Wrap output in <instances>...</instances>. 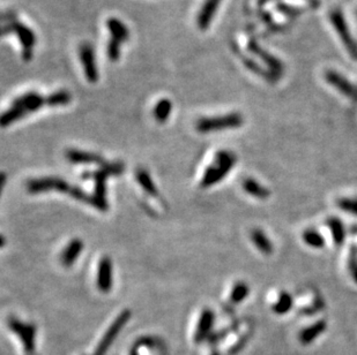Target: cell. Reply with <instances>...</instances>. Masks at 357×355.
<instances>
[{"label": "cell", "mask_w": 357, "mask_h": 355, "mask_svg": "<svg viewBox=\"0 0 357 355\" xmlns=\"http://www.w3.org/2000/svg\"><path fill=\"white\" fill-rule=\"evenodd\" d=\"M45 106L55 108L51 94L48 96H43L36 91H28V93L22 94L15 98L11 104V108L3 113L2 119H0L2 127H7L15 121L20 120L22 118L29 116L30 113L45 108Z\"/></svg>", "instance_id": "1"}, {"label": "cell", "mask_w": 357, "mask_h": 355, "mask_svg": "<svg viewBox=\"0 0 357 355\" xmlns=\"http://www.w3.org/2000/svg\"><path fill=\"white\" fill-rule=\"evenodd\" d=\"M3 36L5 37L10 34L15 35L20 42L22 49V59L26 63L30 62L34 56V49L36 47L37 37L34 30L19 20L17 14L13 11H6L3 14Z\"/></svg>", "instance_id": "2"}, {"label": "cell", "mask_w": 357, "mask_h": 355, "mask_svg": "<svg viewBox=\"0 0 357 355\" xmlns=\"http://www.w3.org/2000/svg\"><path fill=\"white\" fill-rule=\"evenodd\" d=\"M235 164H236V157L233 152L227 150L219 151L215 156V164H212L211 166L207 167L203 179H201V188H208V187L216 185L223 180Z\"/></svg>", "instance_id": "3"}, {"label": "cell", "mask_w": 357, "mask_h": 355, "mask_svg": "<svg viewBox=\"0 0 357 355\" xmlns=\"http://www.w3.org/2000/svg\"><path fill=\"white\" fill-rule=\"evenodd\" d=\"M243 121L244 120H243L242 114L234 112L225 114V116L200 118L197 121L196 128L198 132L206 134V133L222 131V129L238 128L243 125Z\"/></svg>", "instance_id": "4"}, {"label": "cell", "mask_w": 357, "mask_h": 355, "mask_svg": "<svg viewBox=\"0 0 357 355\" xmlns=\"http://www.w3.org/2000/svg\"><path fill=\"white\" fill-rule=\"evenodd\" d=\"M79 59L87 81L89 83H96L100 79V73H98L95 50L89 42H83L80 44Z\"/></svg>", "instance_id": "5"}, {"label": "cell", "mask_w": 357, "mask_h": 355, "mask_svg": "<svg viewBox=\"0 0 357 355\" xmlns=\"http://www.w3.org/2000/svg\"><path fill=\"white\" fill-rule=\"evenodd\" d=\"M131 318V311L128 309H125L117 316V318L113 320V323L109 326V329L103 335V338L101 339V341L98 342V345L95 349L94 355H105L108 352L109 347L112 345V342L115 341L119 332L123 329L125 324L128 322V319Z\"/></svg>", "instance_id": "6"}, {"label": "cell", "mask_w": 357, "mask_h": 355, "mask_svg": "<svg viewBox=\"0 0 357 355\" xmlns=\"http://www.w3.org/2000/svg\"><path fill=\"white\" fill-rule=\"evenodd\" d=\"M72 186L60 178H42L33 179L27 182V190L30 194H40L45 192H60L70 194Z\"/></svg>", "instance_id": "7"}, {"label": "cell", "mask_w": 357, "mask_h": 355, "mask_svg": "<svg viewBox=\"0 0 357 355\" xmlns=\"http://www.w3.org/2000/svg\"><path fill=\"white\" fill-rule=\"evenodd\" d=\"M9 326L10 329L12 330L15 334H18V337L21 339L26 352L33 353L34 349H35V325L29 323H24L17 318L11 317L9 319Z\"/></svg>", "instance_id": "8"}, {"label": "cell", "mask_w": 357, "mask_h": 355, "mask_svg": "<svg viewBox=\"0 0 357 355\" xmlns=\"http://www.w3.org/2000/svg\"><path fill=\"white\" fill-rule=\"evenodd\" d=\"M331 21L334 28L336 30L337 35L342 40L345 49L348 50V52L350 53L352 57L357 58V44L354 41V38L350 35V33H349L348 26L345 24L343 15L341 14L339 11H334V12L331 13Z\"/></svg>", "instance_id": "9"}, {"label": "cell", "mask_w": 357, "mask_h": 355, "mask_svg": "<svg viewBox=\"0 0 357 355\" xmlns=\"http://www.w3.org/2000/svg\"><path fill=\"white\" fill-rule=\"evenodd\" d=\"M326 81L347 98L351 99V101H357V87L352 85L343 75L334 71H329L326 73Z\"/></svg>", "instance_id": "10"}, {"label": "cell", "mask_w": 357, "mask_h": 355, "mask_svg": "<svg viewBox=\"0 0 357 355\" xmlns=\"http://www.w3.org/2000/svg\"><path fill=\"white\" fill-rule=\"evenodd\" d=\"M248 49L250 52H252L254 56L259 57V59L263 60V62L267 65L272 72L273 78L276 79V76H280V74L282 73V65H281L279 60L269 55L268 52H266L263 48H260V45L258 44L253 38H249Z\"/></svg>", "instance_id": "11"}, {"label": "cell", "mask_w": 357, "mask_h": 355, "mask_svg": "<svg viewBox=\"0 0 357 355\" xmlns=\"http://www.w3.org/2000/svg\"><path fill=\"white\" fill-rule=\"evenodd\" d=\"M221 2L222 0H204L198 15H197V25H198V28L200 30L205 32V30L210 28Z\"/></svg>", "instance_id": "12"}, {"label": "cell", "mask_w": 357, "mask_h": 355, "mask_svg": "<svg viewBox=\"0 0 357 355\" xmlns=\"http://www.w3.org/2000/svg\"><path fill=\"white\" fill-rule=\"evenodd\" d=\"M97 287L102 293H109L112 288V262L108 256L102 257L98 263Z\"/></svg>", "instance_id": "13"}, {"label": "cell", "mask_w": 357, "mask_h": 355, "mask_svg": "<svg viewBox=\"0 0 357 355\" xmlns=\"http://www.w3.org/2000/svg\"><path fill=\"white\" fill-rule=\"evenodd\" d=\"M105 26L109 30L110 38H111V40L119 42L121 44L126 43V42L130 40V30H128L127 26L125 25L123 21L119 20V19L113 17L108 18L106 19Z\"/></svg>", "instance_id": "14"}, {"label": "cell", "mask_w": 357, "mask_h": 355, "mask_svg": "<svg viewBox=\"0 0 357 355\" xmlns=\"http://www.w3.org/2000/svg\"><path fill=\"white\" fill-rule=\"evenodd\" d=\"M65 155H66V158L73 164H95V165H98L101 167L108 164L103 158L101 157V156L93 154V152L80 151V150H75V149H70V150L66 151Z\"/></svg>", "instance_id": "15"}, {"label": "cell", "mask_w": 357, "mask_h": 355, "mask_svg": "<svg viewBox=\"0 0 357 355\" xmlns=\"http://www.w3.org/2000/svg\"><path fill=\"white\" fill-rule=\"evenodd\" d=\"M83 249V242L82 240H80L78 238L72 239L70 243H68L67 247L64 249L62 253V256H60V262L66 268H70L75 263L78 257L81 254V251Z\"/></svg>", "instance_id": "16"}, {"label": "cell", "mask_w": 357, "mask_h": 355, "mask_svg": "<svg viewBox=\"0 0 357 355\" xmlns=\"http://www.w3.org/2000/svg\"><path fill=\"white\" fill-rule=\"evenodd\" d=\"M213 324H214V312L211 309H205L200 315L198 327L195 334V340L197 342H201L210 335Z\"/></svg>", "instance_id": "17"}, {"label": "cell", "mask_w": 357, "mask_h": 355, "mask_svg": "<svg viewBox=\"0 0 357 355\" xmlns=\"http://www.w3.org/2000/svg\"><path fill=\"white\" fill-rule=\"evenodd\" d=\"M251 239L253 245L257 247L258 250H260L264 255H271L274 250L271 239L265 234L264 231L256 228L251 232Z\"/></svg>", "instance_id": "18"}, {"label": "cell", "mask_w": 357, "mask_h": 355, "mask_svg": "<svg viewBox=\"0 0 357 355\" xmlns=\"http://www.w3.org/2000/svg\"><path fill=\"white\" fill-rule=\"evenodd\" d=\"M243 189L251 196L259 198V200H266L271 195V193H269V190L266 187L252 178H248L243 181Z\"/></svg>", "instance_id": "19"}, {"label": "cell", "mask_w": 357, "mask_h": 355, "mask_svg": "<svg viewBox=\"0 0 357 355\" xmlns=\"http://www.w3.org/2000/svg\"><path fill=\"white\" fill-rule=\"evenodd\" d=\"M325 330L326 322L325 320H319V322L312 324V325L306 327V329L302 330L301 333H299V340L302 341V343H304V345H307V343L316 340Z\"/></svg>", "instance_id": "20"}, {"label": "cell", "mask_w": 357, "mask_h": 355, "mask_svg": "<svg viewBox=\"0 0 357 355\" xmlns=\"http://www.w3.org/2000/svg\"><path fill=\"white\" fill-rule=\"evenodd\" d=\"M135 178L136 181L139 182V185L142 187L143 190L148 194V195L153 196V197H157L158 196V190L156 188V186L151 180L150 174L148 173V172L142 169V167H140L135 171Z\"/></svg>", "instance_id": "21"}, {"label": "cell", "mask_w": 357, "mask_h": 355, "mask_svg": "<svg viewBox=\"0 0 357 355\" xmlns=\"http://www.w3.org/2000/svg\"><path fill=\"white\" fill-rule=\"evenodd\" d=\"M172 111V102L168 98H162L155 104L153 116L158 123H165L169 119Z\"/></svg>", "instance_id": "22"}, {"label": "cell", "mask_w": 357, "mask_h": 355, "mask_svg": "<svg viewBox=\"0 0 357 355\" xmlns=\"http://www.w3.org/2000/svg\"><path fill=\"white\" fill-rule=\"evenodd\" d=\"M328 227L332 233V238L336 246L343 245L345 239V228L342 221L337 218L328 219Z\"/></svg>", "instance_id": "23"}, {"label": "cell", "mask_w": 357, "mask_h": 355, "mask_svg": "<svg viewBox=\"0 0 357 355\" xmlns=\"http://www.w3.org/2000/svg\"><path fill=\"white\" fill-rule=\"evenodd\" d=\"M302 239L307 246L316 248V249H320V248L325 247V239L320 233L313 230H307L303 232Z\"/></svg>", "instance_id": "24"}, {"label": "cell", "mask_w": 357, "mask_h": 355, "mask_svg": "<svg viewBox=\"0 0 357 355\" xmlns=\"http://www.w3.org/2000/svg\"><path fill=\"white\" fill-rule=\"evenodd\" d=\"M292 307V297L289 293H282L279 296L276 303L273 306V310L276 314L283 315L287 314L288 311H290V309Z\"/></svg>", "instance_id": "25"}, {"label": "cell", "mask_w": 357, "mask_h": 355, "mask_svg": "<svg viewBox=\"0 0 357 355\" xmlns=\"http://www.w3.org/2000/svg\"><path fill=\"white\" fill-rule=\"evenodd\" d=\"M250 289L249 286L245 284V282H237L236 285L234 286L233 291L230 294V300L233 301L234 303H241L242 301L245 300V297L249 295Z\"/></svg>", "instance_id": "26"}, {"label": "cell", "mask_w": 357, "mask_h": 355, "mask_svg": "<svg viewBox=\"0 0 357 355\" xmlns=\"http://www.w3.org/2000/svg\"><path fill=\"white\" fill-rule=\"evenodd\" d=\"M121 47H123V44L119 43V42L109 38L108 45H106V56H108L110 62L117 63L120 59Z\"/></svg>", "instance_id": "27"}, {"label": "cell", "mask_w": 357, "mask_h": 355, "mask_svg": "<svg viewBox=\"0 0 357 355\" xmlns=\"http://www.w3.org/2000/svg\"><path fill=\"white\" fill-rule=\"evenodd\" d=\"M337 207L345 212L357 216V198H341L337 201Z\"/></svg>", "instance_id": "28"}, {"label": "cell", "mask_w": 357, "mask_h": 355, "mask_svg": "<svg viewBox=\"0 0 357 355\" xmlns=\"http://www.w3.org/2000/svg\"><path fill=\"white\" fill-rule=\"evenodd\" d=\"M348 266L350 272L354 273V271L357 268V247H351L350 248V253H349V258H348Z\"/></svg>", "instance_id": "29"}, {"label": "cell", "mask_w": 357, "mask_h": 355, "mask_svg": "<svg viewBox=\"0 0 357 355\" xmlns=\"http://www.w3.org/2000/svg\"><path fill=\"white\" fill-rule=\"evenodd\" d=\"M352 276H354V278H355V281L357 282V268H356V270L354 271V273H352Z\"/></svg>", "instance_id": "30"}, {"label": "cell", "mask_w": 357, "mask_h": 355, "mask_svg": "<svg viewBox=\"0 0 357 355\" xmlns=\"http://www.w3.org/2000/svg\"><path fill=\"white\" fill-rule=\"evenodd\" d=\"M212 355H221V354H220L219 352H216V350H215V352H214V353H212Z\"/></svg>", "instance_id": "31"}]
</instances>
